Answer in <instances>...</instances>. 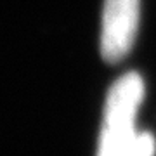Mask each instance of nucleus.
<instances>
[{"label":"nucleus","instance_id":"nucleus-3","mask_svg":"<svg viewBox=\"0 0 156 156\" xmlns=\"http://www.w3.org/2000/svg\"><path fill=\"white\" fill-rule=\"evenodd\" d=\"M154 154V139L151 134H137L132 149L127 156H153Z\"/></svg>","mask_w":156,"mask_h":156},{"label":"nucleus","instance_id":"nucleus-1","mask_svg":"<svg viewBox=\"0 0 156 156\" xmlns=\"http://www.w3.org/2000/svg\"><path fill=\"white\" fill-rule=\"evenodd\" d=\"M142 94L144 83L137 73H127L111 87L106 102L99 156H127L132 149L137 139L134 123Z\"/></svg>","mask_w":156,"mask_h":156},{"label":"nucleus","instance_id":"nucleus-2","mask_svg":"<svg viewBox=\"0 0 156 156\" xmlns=\"http://www.w3.org/2000/svg\"><path fill=\"white\" fill-rule=\"evenodd\" d=\"M140 0H104L101 54L108 62H118L127 56L139 24Z\"/></svg>","mask_w":156,"mask_h":156}]
</instances>
